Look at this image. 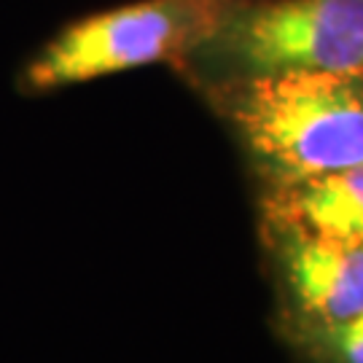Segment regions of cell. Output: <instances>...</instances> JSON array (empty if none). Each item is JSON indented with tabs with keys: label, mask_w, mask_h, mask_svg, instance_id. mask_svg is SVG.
I'll use <instances>...</instances> for the list:
<instances>
[{
	"label": "cell",
	"mask_w": 363,
	"mask_h": 363,
	"mask_svg": "<svg viewBox=\"0 0 363 363\" xmlns=\"http://www.w3.org/2000/svg\"><path fill=\"white\" fill-rule=\"evenodd\" d=\"M331 347L345 363H363V312L331 323Z\"/></svg>",
	"instance_id": "8992f818"
},
{
	"label": "cell",
	"mask_w": 363,
	"mask_h": 363,
	"mask_svg": "<svg viewBox=\"0 0 363 363\" xmlns=\"http://www.w3.org/2000/svg\"><path fill=\"white\" fill-rule=\"evenodd\" d=\"M229 116L283 183L363 164V73L237 78Z\"/></svg>",
	"instance_id": "6da1fadb"
},
{
	"label": "cell",
	"mask_w": 363,
	"mask_h": 363,
	"mask_svg": "<svg viewBox=\"0 0 363 363\" xmlns=\"http://www.w3.org/2000/svg\"><path fill=\"white\" fill-rule=\"evenodd\" d=\"M242 0H135L73 19L19 67L16 89L49 94L191 60Z\"/></svg>",
	"instance_id": "7a4b0ae2"
},
{
	"label": "cell",
	"mask_w": 363,
	"mask_h": 363,
	"mask_svg": "<svg viewBox=\"0 0 363 363\" xmlns=\"http://www.w3.org/2000/svg\"><path fill=\"white\" fill-rule=\"evenodd\" d=\"M237 78L363 73V0L240 3L194 54Z\"/></svg>",
	"instance_id": "3957f363"
},
{
	"label": "cell",
	"mask_w": 363,
	"mask_h": 363,
	"mask_svg": "<svg viewBox=\"0 0 363 363\" xmlns=\"http://www.w3.org/2000/svg\"><path fill=\"white\" fill-rule=\"evenodd\" d=\"M286 274L298 304L325 323L363 312V245L291 229Z\"/></svg>",
	"instance_id": "277c9868"
},
{
	"label": "cell",
	"mask_w": 363,
	"mask_h": 363,
	"mask_svg": "<svg viewBox=\"0 0 363 363\" xmlns=\"http://www.w3.org/2000/svg\"><path fill=\"white\" fill-rule=\"evenodd\" d=\"M274 210L288 229L363 245V164L283 183Z\"/></svg>",
	"instance_id": "5b68a950"
}]
</instances>
